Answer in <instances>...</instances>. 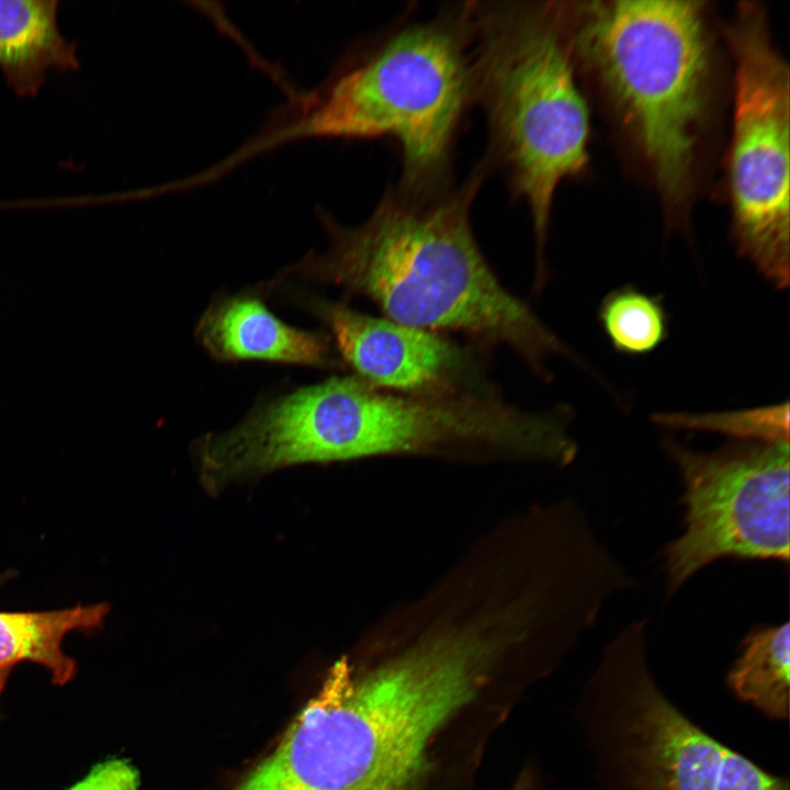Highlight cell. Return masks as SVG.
Returning a JSON list of instances; mask_svg holds the SVG:
<instances>
[{"mask_svg": "<svg viewBox=\"0 0 790 790\" xmlns=\"http://www.w3.org/2000/svg\"><path fill=\"white\" fill-rule=\"evenodd\" d=\"M407 641L357 672L335 663L274 749L230 790H411L432 737L501 655L483 627L447 616L396 620Z\"/></svg>", "mask_w": 790, "mask_h": 790, "instance_id": "cell-1", "label": "cell"}, {"mask_svg": "<svg viewBox=\"0 0 790 790\" xmlns=\"http://www.w3.org/2000/svg\"><path fill=\"white\" fill-rule=\"evenodd\" d=\"M487 169L482 160L460 185L430 194L390 187L356 226L319 210L327 249L286 273L365 297L397 323L461 335L481 351L507 348L548 377V361L573 352L501 284L482 252L471 207Z\"/></svg>", "mask_w": 790, "mask_h": 790, "instance_id": "cell-2", "label": "cell"}, {"mask_svg": "<svg viewBox=\"0 0 790 790\" xmlns=\"http://www.w3.org/2000/svg\"><path fill=\"white\" fill-rule=\"evenodd\" d=\"M589 79L647 173L669 227H685L715 119L720 63L702 1H557Z\"/></svg>", "mask_w": 790, "mask_h": 790, "instance_id": "cell-3", "label": "cell"}, {"mask_svg": "<svg viewBox=\"0 0 790 790\" xmlns=\"http://www.w3.org/2000/svg\"><path fill=\"white\" fill-rule=\"evenodd\" d=\"M473 82L466 2L405 19L356 45L309 92L280 109L246 153L301 138L396 143L398 187L422 194L451 187L456 135Z\"/></svg>", "mask_w": 790, "mask_h": 790, "instance_id": "cell-4", "label": "cell"}, {"mask_svg": "<svg viewBox=\"0 0 790 790\" xmlns=\"http://www.w3.org/2000/svg\"><path fill=\"white\" fill-rule=\"evenodd\" d=\"M473 104L497 165L526 203L535 242L533 291L548 278L545 248L560 184L586 173L590 114L557 1H467Z\"/></svg>", "mask_w": 790, "mask_h": 790, "instance_id": "cell-5", "label": "cell"}, {"mask_svg": "<svg viewBox=\"0 0 790 790\" xmlns=\"http://www.w3.org/2000/svg\"><path fill=\"white\" fill-rule=\"evenodd\" d=\"M645 621L602 651L577 703V722L598 790H790L685 713L650 666Z\"/></svg>", "mask_w": 790, "mask_h": 790, "instance_id": "cell-6", "label": "cell"}, {"mask_svg": "<svg viewBox=\"0 0 790 790\" xmlns=\"http://www.w3.org/2000/svg\"><path fill=\"white\" fill-rule=\"evenodd\" d=\"M726 36L733 61L725 174L731 233L738 255L782 290L789 284V67L758 2L738 3Z\"/></svg>", "mask_w": 790, "mask_h": 790, "instance_id": "cell-7", "label": "cell"}, {"mask_svg": "<svg viewBox=\"0 0 790 790\" xmlns=\"http://www.w3.org/2000/svg\"><path fill=\"white\" fill-rule=\"evenodd\" d=\"M685 485V532L665 550L669 594L723 556L789 560V442L711 453L665 442Z\"/></svg>", "mask_w": 790, "mask_h": 790, "instance_id": "cell-8", "label": "cell"}, {"mask_svg": "<svg viewBox=\"0 0 790 790\" xmlns=\"http://www.w3.org/2000/svg\"><path fill=\"white\" fill-rule=\"evenodd\" d=\"M308 305L330 329L341 360L372 386L426 395L490 385L476 352L483 351L470 343L374 317L345 302L313 298Z\"/></svg>", "mask_w": 790, "mask_h": 790, "instance_id": "cell-9", "label": "cell"}, {"mask_svg": "<svg viewBox=\"0 0 790 790\" xmlns=\"http://www.w3.org/2000/svg\"><path fill=\"white\" fill-rule=\"evenodd\" d=\"M195 332L202 346L219 361L336 365L328 336L283 323L256 296L216 302L203 314Z\"/></svg>", "mask_w": 790, "mask_h": 790, "instance_id": "cell-10", "label": "cell"}, {"mask_svg": "<svg viewBox=\"0 0 790 790\" xmlns=\"http://www.w3.org/2000/svg\"><path fill=\"white\" fill-rule=\"evenodd\" d=\"M56 0H0V69L20 97L41 89L49 70L79 67L76 44L63 36Z\"/></svg>", "mask_w": 790, "mask_h": 790, "instance_id": "cell-11", "label": "cell"}, {"mask_svg": "<svg viewBox=\"0 0 790 790\" xmlns=\"http://www.w3.org/2000/svg\"><path fill=\"white\" fill-rule=\"evenodd\" d=\"M106 603L77 605L45 611H0V667L31 662L44 667L55 685L75 675L76 662L63 648L71 632L90 633L102 628Z\"/></svg>", "mask_w": 790, "mask_h": 790, "instance_id": "cell-12", "label": "cell"}, {"mask_svg": "<svg viewBox=\"0 0 790 790\" xmlns=\"http://www.w3.org/2000/svg\"><path fill=\"white\" fill-rule=\"evenodd\" d=\"M726 686L740 701L767 719L789 722L790 630L789 623L755 629L741 644L738 656L726 674Z\"/></svg>", "mask_w": 790, "mask_h": 790, "instance_id": "cell-13", "label": "cell"}, {"mask_svg": "<svg viewBox=\"0 0 790 790\" xmlns=\"http://www.w3.org/2000/svg\"><path fill=\"white\" fill-rule=\"evenodd\" d=\"M598 319L613 349L623 354L650 353L668 335L662 300L632 285L611 291L599 306Z\"/></svg>", "mask_w": 790, "mask_h": 790, "instance_id": "cell-14", "label": "cell"}, {"mask_svg": "<svg viewBox=\"0 0 790 790\" xmlns=\"http://www.w3.org/2000/svg\"><path fill=\"white\" fill-rule=\"evenodd\" d=\"M652 420L677 429L723 433L743 440L772 443L789 442V404L722 413L656 414Z\"/></svg>", "mask_w": 790, "mask_h": 790, "instance_id": "cell-15", "label": "cell"}, {"mask_svg": "<svg viewBox=\"0 0 790 790\" xmlns=\"http://www.w3.org/2000/svg\"><path fill=\"white\" fill-rule=\"evenodd\" d=\"M69 790H139V776L129 763L111 759L94 766Z\"/></svg>", "mask_w": 790, "mask_h": 790, "instance_id": "cell-16", "label": "cell"}, {"mask_svg": "<svg viewBox=\"0 0 790 790\" xmlns=\"http://www.w3.org/2000/svg\"><path fill=\"white\" fill-rule=\"evenodd\" d=\"M11 667H0V695L4 688V685L7 682V679L10 675Z\"/></svg>", "mask_w": 790, "mask_h": 790, "instance_id": "cell-17", "label": "cell"}]
</instances>
